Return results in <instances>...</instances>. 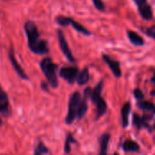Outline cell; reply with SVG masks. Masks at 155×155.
I'll return each mask as SVG.
<instances>
[{"label": "cell", "instance_id": "cell-29", "mask_svg": "<svg viewBox=\"0 0 155 155\" xmlns=\"http://www.w3.org/2000/svg\"><path fill=\"white\" fill-rule=\"evenodd\" d=\"M153 129L155 130V123H154V124H153Z\"/></svg>", "mask_w": 155, "mask_h": 155}, {"label": "cell", "instance_id": "cell-12", "mask_svg": "<svg viewBox=\"0 0 155 155\" xmlns=\"http://www.w3.org/2000/svg\"><path fill=\"white\" fill-rule=\"evenodd\" d=\"M132 104L130 102H127L124 104L121 110V117H122V124L124 128H127L129 124V115L131 114Z\"/></svg>", "mask_w": 155, "mask_h": 155}, {"label": "cell", "instance_id": "cell-22", "mask_svg": "<svg viewBox=\"0 0 155 155\" xmlns=\"http://www.w3.org/2000/svg\"><path fill=\"white\" fill-rule=\"evenodd\" d=\"M133 94H134V97H135V99H136L137 101L143 100L144 97H145L144 93H143V90H141L140 88H135V89L134 90Z\"/></svg>", "mask_w": 155, "mask_h": 155}, {"label": "cell", "instance_id": "cell-10", "mask_svg": "<svg viewBox=\"0 0 155 155\" xmlns=\"http://www.w3.org/2000/svg\"><path fill=\"white\" fill-rule=\"evenodd\" d=\"M102 58H103L104 62L109 66V68L111 69V71L114 74V75L116 78H120L122 76V69H121L120 63L118 61L114 60V58H112L110 55H108L106 54H102Z\"/></svg>", "mask_w": 155, "mask_h": 155}, {"label": "cell", "instance_id": "cell-13", "mask_svg": "<svg viewBox=\"0 0 155 155\" xmlns=\"http://www.w3.org/2000/svg\"><path fill=\"white\" fill-rule=\"evenodd\" d=\"M122 148H123L124 152L126 153H140V151H141L140 145L136 142H134L133 140H125L122 143Z\"/></svg>", "mask_w": 155, "mask_h": 155}, {"label": "cell", "instance_id": "cell-16", "mask_svg": "<svg viewBox=\"0 0 155 155\" xmlns=\"http://www.w3.org/2000/svg\"><path fill=\"white\" fill-rule=\"evenodd\" d=\"M127 36H128V39L130 40V42L136 46H143L145 44L144 39L138 33H136L134 31L128 30L127 31Z\"/></svg>", "mask_w": 155, "mask_h": 155}, {"label": "cell", "instance_id": "cell-26", "mask_svg": "<svg viewBox=\"0 0 155 155\" xmlns=\"http://www.w3.org/2000/svg\"><path fill=\"white\" fill-rule=\"evenodd\" d=\"M151 82H152V83H153V84L155 85V74H153V76L151 78Z\"/></svg>", "mask_w": 155, "mask_h": 155}, {"label": "cell", "instance_id": "cell-15", "mask_svg": "<svg viewBox=\"0 0 155 155\" xmlns=\"http://www.w3.org/2000/svg\"><path fill=\"white\" fill-rule=\"evenodd\" d=\"M0 113L4 115H6L9 113V101L7 94L4 92L0 86Z\"/></svg>", "mask_w": 155, "mask_h": 155}, {"label": "cell", "instance_id": "cell-5", "mask_svg": "<svg viewBox=\"0 0 155 155\" xmlns=\"http://www.w3.org/2000/svg\"><path fill=\"white\" fill-rule=\"evenodd\" d=\"M55 21L58 25H62V26H67V25H72L77 32H79L80 34H83L84 35H91V32L84 27L83 25H81L80 23H78L77 21H75L74 19H73L72 17H68V16H64V15H58L55 18Z\"/></svg>", "mask_w": 155, "mask_h": 155}, {"label": "cell", "instance_id": "cell-9", "mask_svg": "<svg viewBox=\"0 0 155 155\" xmlns=\"http://www.w3.org/2000/svg\"><path fill=\"white\" fill-rule=\"evenodd\" d=\"M92 90H93L92 88L87 87L84 92V95L82 97V100H81V103L79 105V109H78V114H77V118L79 120L83 119L88 111V100H90Z\"/></svg>", "mask_w": 155, "mask_h": 155}, {"label": "cell", "instance_id": "cell-25", "mask_svg": "<svg viewBox=\"0 0 155 155\" xmlns=\"http://www.w3.org/2000/svg\"><path fill=\"white\" fill-rule=\"evenodd\" d=\"M134 2L135 5L139 7V6H141V5H144V4H146V3H147V0H134Z\"/></svg>", "mask_w": 155, "mask_h": 155}, {"label": "cell", "instance_id": "cell-7", "mask_svg": "<svg viewBox=\"0 0 155 155\" xmlns=\"http://www.w3.org/2000/svg\"><path fill=\"white\" fill-rule=\"evenodd\" d=\"M57 38H58V42H59V46L60 49L62 50L63 54H64V56L66 57V59L70 62V63H75V58L72 54V51L69 48L68 43L65 39V36L63 33L62 30H58L57 31Z\"/></svg>", "mask_w": 155, "mask_h": 155}, {"label": "cell", "instance_id": "cell-17", "mask_svg": "<svg viewBox=\"0 0 155 155\" xmlns=\"http://www.w3.org/2000/svg\"><path fill=\"white\" fill-rule=\"evenodd\" d=\"M138 10H139V13H140L141 16L143 19H145V20H152L153 19V8H152V6L148 3L139 6Z\"/></svg>", "mask_w": 155, "mask_h": 155}, {"label": "cell", "instance_id": "cell-20", "mask_svg": "<svg viewBox=\"0 0 155 155\" xmlns=\"http://www.w3.org/2000/svg\"><path fill=\"white\" fill-rule=\"evenodd\" d=\"M76 143V141L73 137V135L71 134H68L67 136H66L65 144H64V153H69L71 152V143Z\"/></svg>", "mask_w": 155, "mask_h": 155}, {"label": "cell", "instance_id": "cell-2", "mask_svg": "<svg viewBox=\"0 0 155 155\" xmlns=\"http://www.w3.org/2000/svg\"><path fill=\"white\" fill-rule=\"evenodd\" d=\"M104 89V82L100 81L94 89L92 90L91 94V101L96 106V116L95 120H99L102 116H104L107 111V104L105 100L102 97V92Z\"/></svg>", "mask_w": 155, "mask_h": 155}, {"label": "cell", "instance_id": "cell-28", "mask_svg": "<svg viewBox=\"0 0 155 155\" xmlns=\"http://www.w3.org/2000/svg\"><path fill=\"white\" fill-rule=\"evenodd\" d=\"M1 125H2V120L0 119V126H1Z\"/></svg>", "mask_w": 155, "mask_h": 155}, {"label": "cell", "instance_id": "cell-14", "mask_svg": "<svg viewBox=\"0 0 155 155\" xmlns=\"http://www.w3.org/2000/svg\"><path fill=\"white\" fill-rule=\"evenodd\" d=\"M110 139H111V134L108 133L103 134L98 138V142H99V145H100V151H99L100 155L107 154V149H108V144H109Z\"/></svg>", "mask_w": 155, "mask_h": 155}, {"label": "cell", "instance_id": "cell-4", "mask_svg": "<svg viewBox=\"0 0 155 155\" xmlns=\"http://www.w3.org/2000/svg\"><path fill=\"white\" fill-rule=\"evenodd\" d=\"M81 100H82V95L79 92H74L71 95L68 103V112L65 117L66 124H72L74 122L75 118L77 117Z\"/></svg>", "mask_w": 155, "mask_h": 155}, {"label": "cell", "instance_id": "cell-19", "mask_svg": "<svg viewBox=\"0 0 155 155\" xmlns=\"http://www.w3.org/2000/svg\"><path fill=\"white\" fill-rule=\"evenodd\" d=\"M89 80H90L89 69H88V67H85L81 72H79L78 75H77V78H76V81H77V84L80 86H82V85L86 84L89 82Z\"/></svg>", "mask_w": 155, "mask_h": 155}, {"label": "cell", "instance_id": "cell-24", "mask_svg": "<svg viewBox=\"0 0 155 155\" xmlns=\"http://www.w3.org/2000/svg\"><path fill=\"white\" fill-rule=\"evenodd\" d=\"M145 34H146L148 36H150V37H152V38H154L155 37V25H152V26H150L149 28H147V29L145 30Z\"/></svg>", "mask_w": 155, "mask_h": 155}, {"label": "cell", "instance_id": "cell-1", "mask_svg": "<svg viewBox=\"0 0 155 155\" xmlns=\"http://www.w3.org/2000/svg\"><path fill=\"white\" fill-rule=\"evenodd\" d=\"M25 31L28 40V46L33 53L37 54H45L49 52L47 42L40 39V35L34 22L27 21L25 24Z\"/></svg>", "mask_w": 155, "mask_h": 155}, {"label": "cell", "instance_id": "cell-6", "mask_svg": "<svg viewBox=\"0 0 155 155\" xmlns=\"http://www.w3.org/2000/svg\"><path fill=\"white\" fill-rule=\"evenodd\" d=\"M153 115H154L153 114H149V113H148V114H143L142 116L138 114H134L133 124L138 130L146 129V130H149L150 132H152V128H151L148 121H151L153 119Z\"/></svg>", "mask_w": 155, "mask_h": 155}, {"label": "cell", "instance_id": "cell-21", "mask_svg": "<svg viewBox=\"0 0 155 155\" xmlns=\"http://www.w3.org/2000/svg\"><path fill=\"white\" fill-rule=\"evenodd\" d=\"M45 153H49V150L46 148V146L43 143H39L38 145L35 148V155H41L45 154Z\"/></svg>", "mask_w": 155, "mask_h": 155}, {"label": "cell", "instance_id": "cell-8", "mask_svg": "<svg viewBox=\"0 0 155 155\" xmlns=\"http://www.w3.org/2000/svg\"><path fill=\"white\" fill-rule=\"evenodd\" d=\"M78 74H79V69L76 66L63 67L59 72V75L66 82H68L70 84H73L75 82Z\"/></svg>", "mask_w": 155, "mask_h": 155}, {"label": "cell", "instance_id": "cell-31", "mask_svg": "<svg viewBox=\"0 0 155 155\" xmlns=\"http://www.w3.org/2000/svg\"><path fill=\"white\" fill-rule=\"evenodd\" d=\"M154 74H155V72H154Z\"/></svg>", "mask_w": 155, "mask_h": 155}, {"label": "cell", "instance_id": "cell-30", "mask_svg": "<svg viewBox=\"0 0 155 155\" xmlns=\"http://www.w3.org/2000/svg\"><path fill=\"white\" fill-rule=\"evenodd\" d=\"M153 39H154V40H155V37H154V38H153Z\"/></svg>", "mask_w": 155, "mask_h": 155}, {"label": "cell", "instance_id": "cell-3", "mask_svg": "<svg viewBox=\"0 0 155 155\" xmlns=\"http://www.w3.org/2000/svg\"><path fill=\"white\" fill-rule=\"evenodd\" d=\"M40 67L42 69V72L44 73L48 84L54 88L58 87V79L56 74L57 65L53 63L52 59L49 57L44 58L40 63Z\"/></svg>", "mask_w": 155, "mask_h": 155}, {"label": "cell", "instance_id": "cell-27", "mask_svg": "<svg viewBox=\"0 0 155 155\" xmlns=\"http://www.w3.org/2000/svg\"><path fill=\"white\" fill-rule=\"evenodd\" d=\"M151 95H152L153 97H155V90H153V91L151 92Z\"/></svg>", "mask_w": 155, "mask_h": 155}, {"label": "cell", "instance_id": "cell-18", "mask_svg": "<svg viewBox=\"0 0 155 155\" xmlns=\"http://www.w3.org/2000/svg\"><path fill=\"white\" fill-rule=\"evenodd\" d=\"M137 107L140 110H142V111H143L145 113L155 114V104H153L152 102H150V101H144V100L138 101Z\"/></svg>", "mask_w": 155, "mask_h": 155}, {"label": "cell", "instance_id": "cell-23", "mask_svg": "<svg viewBox=\"0 0 155 155\" xmlns=\"http://www.w3.org/2000/svg\"><path fill=\"white\" fill-rule=\"evenodd\" d=\"M94 3V5L95 6V8L101 12H104L105 10V5L104 4V2L102 0H92Z\"/></svg>", "mask_w": 155, "mask_h": 155}, {"label": "cell", "instance_id": "cell-11", "mask_svg": "<svg viewBox=\"0 0 155 155\" xmlns=\"http://www.w3.org/2000/svg\"><path fill=\"white\" fill-rule=\"evenodd\" d=\"M9 60L15 69V71L16 72V74L23 79H27V76L25 73V71L23 70V68L21 67V65L18 64L16 58H15V52H14V49L11 48L10 51H9Z\"/></svg>", "mask_w": 155, "mask_h": 155}]
</instances>
